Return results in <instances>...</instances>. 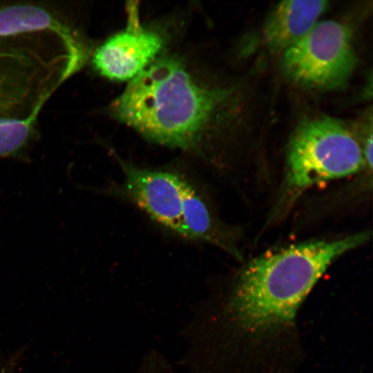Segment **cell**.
Returning a JSON list of instances; mask_svg holds the SVG:
<instances>
[{
  "label": "cell",
  "mask_w": 373,
  "mask_h": 373,
  "mask_svg": "<svg viewBox=\"0 0 373 373\" xmlns=\"http://www.w3.org/2000/svg\"><path fill=\"white\" fill-rule=\"evenodd\" d=\"M125 30L109 37L95 50L93 63L102 76L131 80L151 64L163 47L161 35L144 28L136 6H128Z\"/></svg>",
  "instance_id": "cell-6"
},
{
  "label": "cell",
  "mask_w": 373,
  "mask_h": 373,
  "mask_svg": "<svg viewBox=\"0 0 373 373\" xmlns=\"http://www.w3.org/2000/svg\"><path fill=\"white\" fill-rule=\"evenodd\" d=\"M117 160L124 176L120 193L153 220L181 236L186 180L174 172L138 167L119 157Z\"/></svg>",
  "instance_id": "cell-5"
},
{
  "label": "cell",
  "mask_w": 373,
  "mask_h": 373,
  "mask_svg": "<svg viewBox=\"0 0 373 373\" xmlns=\"http://www.w3.org/2000/svg\"><path fill=\"white\" fill-rule=\"evenodd\" d=\"M369 238L368 232H361L336 240H313L251 260L220 311L224 327L258 336L290 325L328 267Z\"/></svg>",
  "instance_id": "cell-1"
},
{
  "label": "cell",
  "mask_w": 373,
  "mask_h": 373,
  "mask_svg": "<svg viewBox=\"0 0 373 373\" xmlns=\"http://www.w3.org/2000/svg\"><path fill=\"white\" fill-rule=\"evenodd\" d=\"M365 165L371 169L372 165V129L366 135L363 145L361 146Z\"/></svg>",
  "instance_id": "cell-10"
},
{
  "label": "cell",
  "mask_w": 373,
  "mask_h": 373,
  "mask_svg": "<svg viewBox=\"0 0 373 373\" xmlns=\"http://www.w3.org/2000/svg\"><path fill=\"white\" fill-rule=\"evenodd\" d=\"M231 95V89L199 85L180 60L164 57L130 80L111 112L151 142L191 150L198 148Z\"/></svg>",
  "instance_id": "cell-2"
},
{
  "label": "cell",
  "mask_w": 373,
  "mask_h": 373,
  "mask_svg": "<svg viewBox=\"0 0 373 373\" xmlns=\"http://www.w3.org/2000/svg\"><path fill=\"white\" fill-rule=\"evenodd\" d=\"M352 39L347 25L333 20L318 21L281 54V69L290 81L304 88H343L357 64Z\"/></svg>",
  "instance_id": "cell-4"
},
{
  "label": "cell",
  "mask_w": 373,
  "mask_h": 373,
  "mask_svg": "<svg viewBox=\"0 0 373 373\" xmlns=\"http://www.w3.org/2000/svg\"><path fill=\"white\" fill-rule=\"evenodd\" d=\"M365 166L361 145L340 119L319 116L300 124L287 152L286 184L296 193L352 175Z\"/></svg>",
  "instance_id": "cell-3"
},
{
  "label": "cell",
  "mask_w": 373,
  "mask_h": 373,
  "mask_svg": "<svg viewBox=\"0 0 373 373\" xmlns=\"http://www.w3.org/2000/svg\"><path fill=\"white\" fill-rule=\"evenodd\" d=\"M181 225L182 236L211 243L240 257L228 232L213 218L200 194L186 180L182 193Z\"/></svg>",
  "instance_id": "cell-8"
},
{
  "label": "cell",
  "mask_w": 373,
  "mask_h": 373,
  "mask_svg": "<svg viewBox=\"0 0 373 373\" xmlns=\"http://www.w3.org/2000/svg\"><path fill=\"white\" fill-rule=\"evenodd\" d=\"M327 6L328 1L325 0L279 2L269 13L262 28L268 50L282 54L313 28Z\"/></svg>",
  "instance_id": "cell-7"
},
{
  "label": "cell",
  "mask_w": 373,
  "mask_h": 373,
  "mask_svg": "<svg viewBox=\"0 0 373 373\" xmlns=\"http://www.w3.org/2000/svg\"><path fill=\"white\" fill-rule=\"evenodd\" d=\"M0 373H9L8 370H0Z\"/></svg>",
  "instance_id": "cell-11"
},
{
  "label": "cell",
  "mask_w": 373,
  "mask_h": 373,
  "mask_svg": "<svg viewBox=\"0 0 373 373\" xmlns=\"http://www.w3.org/2000/svg\"><path fill=\"white\" fill-rule=\"evenodd\" d=\"M172 367L169 361L160 352L153 350L142 358L135 373H171Z\"/></svg>",
  "instance_id": "cell-9"
}]
</instances>
